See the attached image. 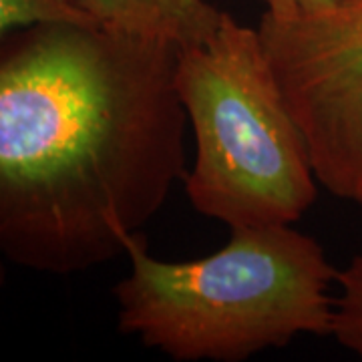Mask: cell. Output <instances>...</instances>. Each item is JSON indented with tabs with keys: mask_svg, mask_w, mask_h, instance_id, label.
Returning <instances> with one entry per match:
<instances>
[{
	"mask_svg": "<svg viewBox=\"0 0 362 362\" xmlns=\"http://www.w3.org/2000/svg\"><path fill=\"white\" fill-rule=\"evenodd\" d=\"M337 286L332 338L362 361V252L338 272Z\"/></svg>",
	"mask_w": 362,
	"mask_h": 362,
	"instance_id": "7",
	"label": "cell"
},
{
	"mask_svg": "<svg viewBox=\"0 0 362 362\" xmlns=\"http://www.w3.org/2000/svg\"><path fill=\"white\" fill-rule=\"evenodd\" d=\"M350 2H354V0H264L266 13L282 16V18L328 13V11L340 8Z\"/></svg>",
	"mask_w": 362,
	"mask_h": 362,
	"instance_id": "8",
	"label": "cell"
},
{
	"mask_svg": "<svg viewBox=\"0 0 362 362\" xmlns=\"http://www.w3.org/2000/svg\"><path fill=\"white\" fill-rule=\"evenodd\" d=\"M125 256L119 330L173 361L240 362L302 334L332 337L338 272L292 226L238 228L220 252L187 262L153 258L141 232Z\"/></svg>",
	"mask_w": 362,
	"mask_h": 362,
	"instance_id": "2",
	"label": "cell"
},
{
	"mask_svg": "<svg viewBox=\"0 0 362 362\" xmlns=\"http://www.w3.org/2000/svg\"><path fill=\"white\" fill-rule=\"evenodd\" d=\"M180 45L35 25L0 49V250L42 274L127 252L185 177Z\"/></svg>",
	"mask_w": 362,
	"mask_h": 362,
	"instance_id": "1",
	"label": "cell"
},
{
	"mask_svg": "<svg viewBox=\"0 0 362 362\" xmlns=\"http://www.w3.org/2000/svg\"><path fill=\"white\" fill-rule=\"evenodd\" d=\"M258 30L316 180L362 206V0L294 18L264 13Z\"/></svg>",
	"mask_w": 362,
	"mask_h": 362,
	"instance_id": "4",
	"label": "cell"
},
{
	"mask_svg": "<svg viewBox=\"0 0 362 362\" xmlns=\"http://www.w3.org/2000/svg\"><path fill=\"white\" fill-rule=\"evenodd\" d=\"M35 25L103 26L78 0H0L2 37Z\"/></svg>",
	"mask_w": 362,
	"mask_h": 362,
	"instance_id": "6",
	"label": "cell"
},
{
	"mask_svg": "<svg viewBox=\"0 0 362 362\" xmlns=\"http://www.w3.org/2000/svg\"><path fill=\"white\" fill-rule=\"evenodd\" d=\"M99 25L131 35L177 42H206L223 14L207 0H78Z\"/></svg>",
	"mask_w": 362,
	"mask_h": 362,
	"instance_id": "5",
	"label": "cell"
},
{
	"mask_svg": "<svg viewBox=\"0 0 362 362\" xmlns=\"http://www.w3.org/2000/svg\"><path fill=\"white\" fill-rule=\"evenodd\" d=\"M195 159L185 194L230 230L292 226L316 202L310 149L259 30L226 13L206 42L181 47L175 71Z\"/></svg>",
	"mask_w": 362,
	"mask_h": 362,
	"instance_id": "3",
	"label": "cell"
}]
</instances>
